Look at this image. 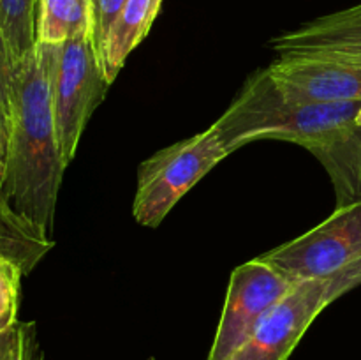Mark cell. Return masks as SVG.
<instances>
[{"instance_id":"ffe728a7","label":"cell","mask_w":361,"mask_h":360,"mask_svg":"<svg viewBox=\"0 0 361 360\" xmlns=\"http://www.w3.org/2000/svg\"><path fill=\"white\" fill-rule=\"evenodd\" d=\"M6 154H7V133L2 126H0V182L4 179V172H6Z\"/></svg>"},{"instance_id":"d6986e66","label":"cell","mask_w":361,"mask_h":360,"mask_svg":"<svg viewBox=\"0 0 361 360\" xmlns=\"http://www.w3.org/2000/svg\"><path fill=\"white\" fill-rule=\"evenodd\" d=\"M361 284V256L358 260H355L353 263H349L348 267L342 268L341 272H337L335 275H331L328 279V300L330 304L334 300L341 299L342 295H345L348 292L355 289L356 286Z\"/></svg>"},{"instance_id":"3957f363","label":"cell","mask_w":361,"mask_h":360,"mask_svg":"<svg viewBox=\"0 0 361 360\" xmlns=\"http://www.w3.org/2000/svg\"><path fill=\"white\" fill-rule=\"evenodd\" d=\"M229 154L210 126L145 159L137 168L134 219L141 226L157 228L173 207Z\"/></svg>"},{"instance_id":"7a4b0ae2","label":"cell","mask_w":361,"mask_h":360,"mask_svg":"<svg viewBox=\"0 0 361 360\" xmlns=\"http://www.w3.org/2000/svg\"><path fill=\"white\" fill-rule=\"evenodd\" d=\"M360 106L361 101L314 102L289 97L264 67L243 83L212 127L231 154L257 140H284L310 150L355 126Z\"/></svg>"},{"instance_id":"e0dca14e","label":"cell","mask_w":361,"mask_h":360,"mask_svg":"<svg viewBox=\"0 0 361 360\" xmlns=\"http://www.w3.org/2000/svg\"><path fill=\"white\" fill-rule=\"evenodd\" d=\"M92 2V41L95 52H101L109 28L115 23L127 0H90Z\"/></svg>"},{"instance_id":"7402d4cb","label":"cell","mask_w":361,"mask_h":360,"mask_svg":"<svg viewBox=\"0 0 361 360\" xmlns=\"http://www.w3.org/2000/svg\"><path fill=\"white\" fill-rule=\"evenodd\" d=\"M147 360H155V359H154V356H150V359H147Z\"/></svg>"},{"instance_id":"277c9868","label":"cell","mask_w":361,"mask_h":360,"mask_svg":"<svg viewBox=\"0 0 361 360\" xmlns=\"http://www.w3.org/2000/svg\"><path fill=\"white\" fill-rule=\"evenodd\" d=\"M90 34L55 46L51 69V101L63 161H73L78 143L94 109L109 87Z\"/></svg>"},{"instance_id":"2e32d148","label":"cell","mask_w":361,"mask_h":360,"mask_svg":"<svg viewBox=\"0 0 361 360\" xmlns=\"http://www.w3.org/2000/svg\"><path fill=\"white\" fill-rule=\"evenodd\" d=\"M23 270L20 265L0 256V332L18 321L20 289Z\"/></svg>"},{"instance_id":"9a60e30c","label":"cell","mask_w":361,"mask_h":360,"mask_svg":"<svg viewBox=\"0 0 361 360\" xmlns=\"http://www.w3.org/2000/svg\"><path fill=\"white\" fill-rule=\"evenodd\" d=\"M0 360H44L34 321H20L0 332Z\"/></svg>"},{"instance_id":"52a82bcc","label":"cell","mask_w":361,"mask_h":360,"mask_svg":"<svg viewBox=\"0 0 361 360\" xmlns=\"http://www.w3.org/2000/svg\"><path fill=\"white\" fill-rule=\"evenodd\" d=\"M330 306L328 279L296 282L259 320L229 360H288L317 316Z\"/></svg>"},{"instance_id":"5bb4252c","label":"cell","mask_w":361,"mask_h":360,"mask_svg":"<svg viewBox=\"0 0 361 360\" xmlns=\"http://www.w3.org/2000/svg\"><path fill=\"white\" fill-rule=\"evenodd\" d=\"M39 0H0V34L14 67L37 48Z\"/></svg>"},{"instance_id":"5b68a950","label":"cell","mask_w":361,"mask_h":360,"mask_svg":"<svg viewBox=\"0 0 361 360\" xmlns=\"http://www.w3.org/2000/svg\"><path fill=\"white\" fill-rule=\"evenodd\" d=\"M361 256V201L335 208L310 232L282 244L261 260L293 281L330 279Z\"/></svg>"},{"instance_id":"ba28073f","label":"cell","mask_w":361,"mask_h":360,"mask_svg":"<svg viewBox=\"0 0 361 360\" xmlns=\"http://www.w3.org/2000/svg\"><path fill=\"white\" fill-rule=\"evenodd\" d=\"M279 59H326L361 66V4L316 18L270 41Z\"/></svg>"},{"instance_id":"6da1fadb","label":"cell","mask_w":361,"mask_h":360,"mask_svg":"<svg viewBox=\"0 0 361 360\" xmlns=\"http://www.w3.org/2000/svg\"><path fill=\"white\" fill-rule=\"evenodd\" d=\"M55 46L37 42L35 52L14 67L6 172L0 182V194L20 214L46 229L49 236L60 184L67 168L51 101Z\"/></svg>"},{"instance_id":"7c38bea8","label":"cell","mask_w":361,"mask_h":360,"mask_svg":"<svg viewBox=\"0 0 361 360\" xmlns=\"http://www.w3.org/2000/svg\"><path fill=\"white\" fill-rule=\"evenodd\" d=\"M55 242L46 229L20 214L0 194V256L20 265L25 275L53 249Z\"/></svg>"},{"instance_id":"8fae6325","label":"cell","mask_w":361,"mask_h":360,"mask_svg":"<svg viewBox=\"0 0 361 360\" xmlns=\"http://www.w3.org/2000/svg\"><path fill=\"white\" fill-rule=\"evenodd\" d=\"M334 184L337 207L361 201V127L353 126L310 148Z\"/></svg>"},{"instance_id":"9c48e42d","label":"cell","mask_w":361,"mask_h":360,"mask_svg":"<svg viewBox=\"0 0 361 360\" xmlns=\"http://www.w3.org/2000/svg\"><path fill=\"white\" fill-rule=\"evenodd\" d=\"M275 83L293 99L314 102L361 101V66L326 59H279L268 66Z\"/></svg>"},{"instance_id":"4fadbf2b","label":"cell","mask_w":361,"mask_h":360,"mask_svg":"<svg viewBox=\"0 0 361 360\" xmlns=\"http://www.w3.org/2000/svg\"><path fill=\"white\" fill-rule=\"evenodd\" d=\"M85 34L92 35L90 0H39L37 42L60 44Z\"/></svg>"},{"instance_id":"ac0fdd59","label":"cell","mask_w":361,"mask_h":360,"mask_svg":"<svg viewBox=\"0 0 361 360\" xmlns=\"http://www.w3.org/2000/svg\"><path fill=\"white\" fill-rule=\"evenodd\" d=\"M13 113V64L7 44L0 34V126L9 131Z\"/></svg>"},{"instance_id":"44dd1931","label":"cell","mask_w":361,"mask_h":360,"mask_svg":"<svg viewBox=\"0 0 361 360\" xmlns=\"http://www.w3.org/2000/svg\"><path fill=\"white\" fill-rule=\"evenodd\" d=\"M356 126L361 127V106H360V109H358V115H356Z\"/></svg>"},{"instance_id":"30bf717a","label":"cell","mask_w":361,"mask_h":360,"mask_svg":"<svg viewBox=\"0 0 361 360\" xmlns=\"http://www.w3.org/2000/svg\"><path fill=\"white\" fill-rule=\"evenodd\" d=\"M161 6L162 0H127L122 7L99 52V62L109 83L118 76L133 49L147 37Z\"/></svg>"},{"instance_id":"8992f818","label":"cell","mask_w":361,"mask_h":360,"mask_svg":"<svg viewBox=\"0 0 361 360\" xmlns=\"http://www.w3.org/2000/svg\"><path fill=\"white\" fill-rule=\"evenodd\" d=\"M296 281L256 258L238 265L229 279L221 321L208 360H229L249 339L261 318L284 299Z\"/></svg>"}]
</instances>
